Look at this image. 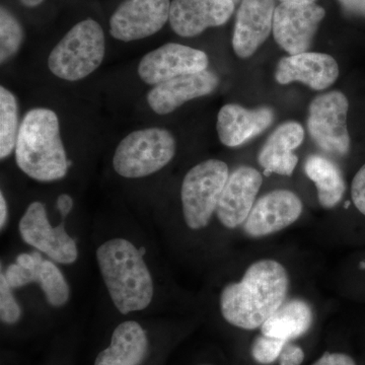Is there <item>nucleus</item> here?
<instances>
[{
	"mask_svg": "<svg viewBox=\"0 0 365 365\" xmlns=\"http://www.w3.org/2000/svg\"><path fill=\"white\" fill-rule=\"evenodd\" d=\"M288 288L289 277L282 264L272 259L254 262L241 281L223 288L220 313L235 328L256 330L284 304Z\"/></svg>",
	"mask_w": 365,
	"mask_h": 365,
	"instance_id": "obj_1",
	"label": "nucleus"
},
{
	"mask_svg": "<svg viewBox=\"0 0 365 365\" xmlns=\"http://www.w3.org/2000/svg\"><path fill=\"white\" fill-rule=\"evenodd\" d=\"M101 275L118 312L128 314L150 306L155 294L153 277L143 254L130 241L115 237L97 250Z\"/></svg>",
	"mask_w": 365,
	"mask_h": 365,
	"instance_id": "obj_2",
	"label": "nucleus"
},
{
	"mask_svg": "<svg viewBox=\"0 0 365 365\" xmlns=\"http://www.w3.org/2000/svg\"><path fill=\"white\" fill-rule=\"evenodd\" d=\"M14 153L21 172L36 181L52 182L66 177L71 163L67 160L56 113L45 108L26 113Z\"/></svg>",
	"mask_w": 365,
	"mask_h": 365,
	"instance_id": "obj_3",
	"label": "nucleus"
},
{
	"mask_svg": "<svg viewBox=\"0 0 365 365\" xmlns=\"http://www.w3.org/2000/svg\"><path fill=\"white\" fill-rule=\"evenodd\" d=\"M105 52L102 26L88 19L72 26L53 48L48 67L55 76L63 81H81L97 71L104 60Z\"/></svg>",
	"mask_w": 365,
	"mask_h": 365,
	"instance_id": "obj_4",
	"label": "nucleus"
},
{
	"mask_svg": "<svg viewBox=\"0 0 365 365\" xmlns=\"http://www.w3.org/2000/svg\"><path fill=\"white\" fill-rule=\"evenodd\" d=\"M176 150V139L167 129H140L118 144L113 167L118 175L127 179L150 176L169 165Z\"/></svg>",
	"mask_w": 365,
	"mask_h": 365,
	"instance_id": "obj_5",
	"label": "nucleus"
},
{
	"mask_svg": "<svg viewBox=\"0 0 365 365\" xmlns=\"http://www.w3.org/2000/svg\"><path fill=\"white\" fill-rule=\"evenodd\" d=\"M228 177L227 165L220 160H205L187 173L182 182L181 200L189 228L198 230L207 227Z\"/></svg>",
	"mask_w": 365,
	"mask_h": 365,
	"instance_id": "obj_6",
	"label": "nucleus"
},
{
	"mask_svg": "<svg viewBox=\"0 0 365 365\" xmlns=\"http://www.w3.org/2000/svg\"><path fill=\"white\" fill-rule=\"evenodd\" d=\"M349 102L338 91L319 95L312 101L307 117V130L322 150L344 157L350 150L347 127Z\"/></svg>",
	"mask_w": 365,
	"mask_h": 365,
	"instance_id": "obj_7",
	"label": "nucleus"
},
{
	"mask_svg": "<svg viewBox=\"0 0 365 365\" xmlns=\"http://www.w3.org/2000/svg\"><path fill=\"white\" fill-rule=\"evenodd\" d=\"M19 232L24 242L57 263L69 265L78 259L76 241L67 234L63 223L52 227L45 206L39 201L26 208L19 223Z\"/></svg>",
	"mask_w": 365,
	"mask_h": 365,
	"instance_id": "obj_8",
	"label": "nucleus"
},
{
	"mask_svg": "<svg viewBox=\"0 0 365 365\" xmlns=\"http://www.w3.org/2000/svg\"><path fill=\"white\" fill-rule=\"evenodd\" d=\"M326 11L314 4H281L273 18L276 43L289 55L307 52L313 43Z\"/></svg>",
	"mask_w": 365,
	"mask_h": 365,
	"instance_id": "obj_9",
	"label": "nucleus"
},
{
	"mask_svg": "<svg viewBox=\"0 0 365 365\" xmlns=\"http://www.w3.org/2000/svg\"><path fill=\"white\" fill-rule=\"evenodd\" d=\"M208 63L205 52L169 43L143 56L138 66V76L143 83L157 86L178 76L207 71Z\"/></svg>",
	"mask_w": 365,
	"mask_h": 365,
	"instance_id": "obj_10",
	"label": "nucleus"
},
{
	"mask_svg": "<svg viewBox=\"0 0 365 365\" xmlns=\"http://www.w3.org/2000/svg\"><path fill=\"white\" fill-rule=\"evenodd\" d=\"M170 9V0H125L110 19V33L123 42L150 37L169 21Z\"/></svg>",
	"mask_w": 365,
	"mask_h": 365,
	"instance_id": "obj_11",
	"label": "nucleus"
},
{
	"mask_svg": "<svg viewBox=\"0 0 365 365\" xmlns=\"http://www.w3.org/2000/svg\"><path fill=\"white\" fill-rule=\"evenodd\" d=\"M302 209V200L294 192L274 190L256 201L242 227L249 237H267L294 225Z\"/></svg>",
	"mask_w": 365,
	"mask_h": 365,
	"instance_id": "obj_12",
	"label": "nucleus"
},
{
	"mask_svg": "<svg viewBox=\"0 0 365 365\" xmlns=\"http://www.w3.org/2000/svg\"><path fill=\"white\" fill-rule=\"evenodd\" d=\"M262 182L261 173L247 165L230 175L215 211L222 225L234 230L244 225L256 203Z\"/></svg>",
	"mask_w": 365,
	"mask_h": 365,
	"instance_id": "obj_13",
	"label": "nucleus"
},
{
	"mask_svg": "<svg viewBox=\"0 0 365 365\" xmlns=\"http://www.w3.org/2000/svg\"><path fill=\"white\" fill-rule=\"evenodd\" d=\"M235 6L232 0H173L170 25L181 37H196L208 28L227 24Z\"/></svg>",
	"mask_w": 365,
	"mask_h": 365,
	"instance_id": "obj_14",
	"label": "nucleus"
},
{
	"mask_svg": "<svg viewBox=\"0 0 365 365\" xmlns=\"http://www.w3.org/2000/svg\"><path fill=\"white\" fill-rule=\"evenodd\" d=\"M275 0H242L232 34L237 56L249 58L268 39L273 30Z\"/></svg>",
	"mask_w": 365,
	"mask_h": 365,
	"instance_id": "obj_15",
	"label": "nucleus"
},
{
	"mask_svg": "<svg viewBox=\"0 0 365 365\" xmlns=\"http://www.w3.org/2000/svg\"><path fill=\"white\" fill-rule=\"evenodd\" d=\"M339 78V66L331 55L304 52L283 57L276 67L275 79L280 85L302 83L314 91H324Z\"/></svg>",
	"mask_w": 365,
	"mask_h": 365,
	"instance_id": "obj_16",
	"label": "nucleus"
},
{
	"mask_svg": "<svg viewBox=\"0 0 365 365\" xmlns=\"http://www.w3.org/2000/svg\"><path fill=\"white\" fill-rule=\"evenodd\" d=\"M150 334L136 321H125L113 330L109 343L93 365H144L153 354Z\"/></svg>",
	"mask_w": 365,
	"mask_h": 365,
	"instance_id": "obj_17",
	"label": "nucleus"
},
{
	"mask_svg": "<svg viewBox=\"0 0 365 365\" xmlns=\"http://www.w3.org/2000/svg\"><path fill=\"white\" fill-rule=\"evenodd\" d=\"M218 83L217 76L209 71L178 76L155 86L148 93V105L158 115L170 114L185 103L212 93Z\"/></svg>",
	"mask_w": 365,
	"mask_h": 365,
	"instance_id": "obj_18",
	"label": "nucleus"
},
{
	"mask_svg": "<svg viewBox=\"0 0 365 365\" xmlns=\"http://www.w3.org/2000/svg\"><path fill=\"white\" fill-rule=\"evenodd\" d=\"M271 108L246 109L237 104L223 106L217 115L216 130L220 143L227 148H237L260 135L273 123Z\"/></svg>",
	"mask_w": 365,
	"mask_h": 365,
	"instance_id": "obj_19",
	"label": "nucleus"
},
{
	"mask_svg": "<svg viewBox=\"0 0 365 365\" xmlns=\"http://www.w3.org/2000/svg\"><path fill=\"white\" fill-rule=\"evenodd\" d=\"M304 138V128L297 122H287L278 126L259 153L258 163L264 174L292 176L299 163L294 150L302 145Z\"/></svg>",
	"mask_w": 365,
	"mask_h": 365,
	"instance_id": "obj_20",
	"label": "nucleus"
},
{
	"mask_svg": "<svg viewBox=\"0 0 365 365\" xmlns=\"http://www.w3.org/2000/svg\"><path fill=\"white\" fill-rule=\"evenodd\" d=\"M314 323L311 306L302 299L285 302L261 327V334L290 342L309 332Z\"/></svg>",
	"mask_w": 365,
	"mask_h": 365,
	"instance_id": "obj_21",
	"label": "nucleus"
},
{
	"mask_svg": "<svg viewBox=\"0 0 365 365\" xmlns=\"http://www.w3.org/2000/svg\"><path fill=\"white\" fill-rule=\"evenodd\" d=\"M304 173L316 185L319 202L324 208H334L340 203L346 184L342 172L335 163L322 155H311L304 163Z\"/></svg>",
	"mask_w": 365,
	"mask_h": 365,
	"instance_id": "obj_22",
	"label": "nucleus"
},
{
	"mask_svg": "<svg viewBox=\"0 0 365 365\" xmlns=\"http://www.w3.org/2000/svg\"><path fill=\"white\" fill-rule=\"evenodd\" d=\"M18 101L11 91L4 86L0 88V158L9 157L18 140L19 131Z\"/></svg>",
	"mask_w": 365,
	"mask_h": 365,
	"instance_id": "obj_23",
	"label": "nucleus"
},
{
	"mask_svg": "<svg viewBox=\"0 0 365 365\" xmlns=\"http://www.w3.org/2000/svg\"><path fill=\"white\" fill-rule=\"evenodd\" d=\"M37 282L51 306L63 307L68 302L71 297L68 283L52 261L43 260L41 263L38 269Z\"/></svg>",
	"mask_w": 365,
	"mask_h": 365,
	"instance_id": "obj_24",
	"label": "nucleus"
},
{
	"mask_svg": "<svg viewBox=\"0 0 365 365\" xmlns=\"http://www.w3.org/2000/svg\"><path fill=\"white\" fill-rule=\"evenodd\" d=\"M24 40V30L20 21L9 9H0V62L13 58L20 50Z\"/></svg>",
	"mask_w": 365,
	"mask_h": 365,
	"instance_id": "obj_25",
	"label": "nucleus"
},
{
	"mask_svg": "<svg viewBox=\"0 0 365 365\" xmlns=\"http://www.w3.org/2000/svg\"><path fill=\"white\" fill-rule=\"evenodd\" d=\"M285 341L269 337V336H257L252 344V357L257 364L261 365H270L279 360L283 347L287 344Z\"/></svg>",
	"mask_w": 365,
	"mask_h": 365,
	"instance_id": "obj_26",
	"label": "nucleus"
},
{
	"mask_svg": "<svg viewBox=\"0 0 365 365\" xmlns=\"http://www.w3.org/2000/svg\"><path fill=\"white\" fill-rule=\"evenodd\" d=\"M21 317V307L14 299L11 285L2 273L0 276V319L6 325L13 326L20 322Z\"/></svg>",
	"mask_w": 365,
	"mask_h": 365,
	"instance_id": "obj_27",
	"label": "nucleus"
},
{
	"mask_svg": "<svg viewBox=\"0 0 365 365\" xmlns=\"http://www.w3.org/2000/svg\"><path fill=\"white\" fill-rule=\"evenodd\" d=\"M38 269L39 267L29 269L18 263L11 264L6 269L4 276L11 288H20L30 283L37 282Z\"/></svg>",
	"mask_w": 365,
	"mask_h": 365,
	"instance_id": "obj_28",
	"label": "nucleus"
},
{
	"mask_svg": "<svg viewBox=\"0 0 365 365\" xmlns=\"http://www.w3.org/2000/svg\"><path fill=\"white\" fill-rule=\"evenodd\" d=\"M351 197L355 207L365 215V165H362L361 169L353 178Z\"/></svg>",
	"mask_w": 365,
	"mask_h": 365,
	"instance_id": "obj_29",
	"label": "nucleus"
},
{
	"mask_svg": "<svg viewBox=\"0 0 365 365\" xmlns=\"http://www.w3.org/2000/svg\"><path fill=\"white\" fill-rule=\"evenodd\" d=\"M304 360V350L299 345L294 344L292 341H290L283 347L278 361L280 365H300Z\"/></svg>",
	"mask_w": 365,
	"mask_h": 365,
	"instance_id": "obj_30",
	"label": "nucleus"
},
{
	"mask_svg": "<svg viewBox=\"0 0 365 365\" xmlns=\"http://www.w3.org/2000/svg\"><path fill=\"white\" fill-rule=\"evenodd\" d=\"M312 365H356L350 355L341 352H326Z\"/></svg>",
	"mask_w": 365,
	"mask_h": 365,
	"instance_id": "obj_31",
	"label": "nucleus"
},
{
	"mask_svg": "<svg viewBox=\"0 0 365 365\" xmlns=\"http://www.w3.org/2000/svg\"><path fill=\"white\" fill-rule=\"evenodd\" d=\"M346 13L365 19V0H337Z\"/></svg>",
	"mask_w": 365,
	"mask_h": 365,
	"instance_id": "obj_32",
	"label": "nucleus"
},
{
	"mask_svg": "<svg viewBox=\"0 0 365 365\" xmlns=\"http://www.w3.org/2000/svg\"><path fill=\"white\" fill-rule=\"evenodd\" d=\"M57 208H58L62 217L66 218L73 208V199L68 194H61L57 199Z\"/></svg>",
	"mask_w": 365,
	"mask_h": 365,
	"instance_id": "obj_33",
	"label": "nucleus"
},
{
	"mask_svg": "<svg viewBox=\"0 0 365 365\" xmlns=\"http://www.w3.org/2000/svg\"><path fill=\"white\" fill-rule=\"evenodd\" d=\"M7 220V204L4 193L0 194V227L4 228Z\"/></svg>",
	"mask_w": 365,
	"mask_h": 365,
	"instance_id": "obj_34",
	"label": "nucleus"
},
{
	"mask_svg": "<svg viewBox=\"0 0 365 365\" xmlns=\"http://www.w3.org/2000/svg\"><path fill=\"white\" fill-rule=\"evenodd\" d=\"M20 1L26 7H37L39 6L44 0H20Z\"/></svg>",
	"mask_w": 365,
	"mask_h": 365,
	"instance_id": "obj_35",
	"label": "nucleus"
},
{
	"mask_svg": "<svg viewBox=\"0 0 365 365\" xmlns=\"http://www.w3.org/2000/svg\"><path fill=\"white\" fill-rule=\"evenodd\" d=\"M282 4H314L316 0H280Z\"/></svg>",
	"mask_w": 365,
	"mask_h": 365,
	"instance_id": "obj_36",
	"label": "nucleus"
},
{
	"mask_svg": "<svg viewBox=\"0 0 365 365\" xmlns=\"http://www.w3.org/2000/svg\"><path fill=\"white\" fill-rule=\"evenodd\" d=\"M232 1L235 2V4H240V2L242 1V0H232Z\"/></svg>",
	"mask_w": 365,
	"mask_h": 365,
	"instance_id": "obj_37",
	"label": "nucleus"
},
{
	"mask_svg": "<svg viewBox=\"0 0 365 365\" xmlns=\"http://www.w3.org/2000/svg\"><path fill=\"white\" fill-rule=\"evenodd\" d=\"M199 365H211V364H199Z\"/></svg>",
	"mask_w": 365,
	"mask_h": 365,
	"instance_id": "obj_38",
	"label": "nucleus"
},
{
	"mask_svg": "<svg viewBox=\"0 0 365 365\" xmlns=\"http://www.w3.org/2000/svg\"><path fill=\"white\" fill-rule=\"evenodd\" d=\"M364 269H365V262H364Z\"/></svg>",
	"mask_w": 365,
	"mask_h": 365,
	"instance_id": "obj_39",
	"label": "nucleus"
}]
</instances>
